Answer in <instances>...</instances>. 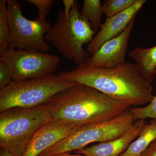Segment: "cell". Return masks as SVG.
<instances>
[{
    "label": "cell",
    "mask_w": 156,
    "mask_h": 156,
    "mask_svg": "<svg viewBox=\"0 0 156 156\" xmlns=\"http://www.w3.org/2000/svg\"><path fill=\"white\" fill-rule=\"evenodd\" d=\"M140 156H156V138L141 154Z\"/></svg>",
    "instance_id": "cell-21"
},
{
    "label": "cell",
    "mask_w": 156,
    "mask_h": 156,
    "mask_svg": "<svg viewBox=\"0 0 156 156\" xmlns=\"http://www.w3.org/2000/svg\"><path fill=\"white\" fill-rule=\"evenodd\" d=\"M134 17L120 35L104 44L86 63L95 67L114 68L126 63L129 39L134 27Z\"/></svg>",
    "instance_id": "cell-9"
},
{
    "label": "cell",
    "mask_w": 156,
    "mask_h": 156,
    "mask_svg": "<svg viewBox=\"0 0 156 156\" xmlns=\"http://www.w3.org/2000/svg\"><path fill=\"white\" fill-rule=\"evenodd\" d=\"M79 127L55 120L45 124L34 134L23 156H39L66 138Z\"/></svg>",
    "instance_id": "cell-11"
},
{
    "label": "cell",
    "mask_w": 156,
    "mask_h": 156,
    "mask_svg": "<svg viewBox=\"0 0 156 156\" xmlns=\"http://www.w3.org/2000/svg\"><path fill=\"white\" fill-rule=\"evenodd\" d=\"M146 124L145 119L137 120L128 132L119 137L107 142L99 143L75 152L87 156H119L139 136Z\"/></svg>",
    "instance_id": "cell-12"
},
{
    "label": "cell",
    "mask_w": 156,
    "mask_h": 156,
    "mask_svg": "<svg viewBox=\"0 0 156 156\" xmlns=\"http://www.w3.org/2000/svg\"><path fill=\"white\" fill-rule=\"evenodd\" d=\"M62 78L93 87L131 106H143L153 100V87L140 73L136 63L126 62L114 68L90 66L85 62L60 72Z\"/></svg>",
    "instance_id": "cell-1"
},
{
    "label": "cell",
    "mask_w": 156,
    "mask_h": 156,
    "mask_svg": "<svg viewBox=\"0 0 156 156\" xmlns=\"http://www.w3.org/2000/svg\"><path fill=\"white\" fill-rule=\"evenodd\" d=\"M45 104L53 120L77 126L109 121L131 106L79 83L58 92Z\"/></svg>",
    "instance_id": "cell-2"
},
{
    "label": "cell",
    "mask_w": 156,
    "mask_h": 156,
    "mask_svg": "<svg viewBox=\"0 0 156 156\" xmlns=\"http://www.w3.org/2000/svg\"><path fill=\"white\" fill-rule=\"evenodd\" d=\"M7 0L0 1V51L8 50L10 32L7 18Z\"/></svg>",
    "instance_id": "cell-16"
},
{
    "label": "cell",
    "mask_w": 156,
    "mask_h": 156,
    "mask_svg": "<svg viewBox=\"0 0 156 156\" xmlns=\"http://www.w3.org/2000/svg\"><path fill=\"white\" fill-rule=\"evenodd\" d=\"M135 121L130 108L112 119L101 123L80 126L66 138L48 149L39 156L69 153L94 142H105L119 137L134 126Z\"/></svg>",
    "instance_id": "cell-6"
},
{
    "label": "cell",
    "mask_w": 156,
    "mask_h": 156,
    "mask_svg": "<svg viewBox=\"0 0 156 156\" xmlns=\"http://www.w3.org/2000/svg\"><path fill=\"white\" fill-rule=\"evenodd\" d=\"M13 81L10 68L0 61V89H3Z\"/></svg>",
    "instance_id": "cell-20"
},
{
    "label": "cell",
    "mask_w": 156,
    "mask_h": 156,
    "mask_svg": "<svg viewBox=\"0 0 156 156\" xmlns=\"http://www.w3.org/2000/svg\"><path fill=\"white\" fill-rule=\"evenodd\" d=\"M146 2L136 0L134 5L125 11L112 17H106L99 32L88 44L87 51L93 55L106 42L120 35Z\"/></svg>",
    "instance_id": "cell-10"
},
{
    "label": "cell",
    "mask_w": 156,
    "mask_h": 156,
    "mask_svg": "<svg viewBox=\"0 0 156 156\" xmlns=\"http://www.w3.org/2000/svg\"><path fill=\"white\" fill-rule=\"evenodd\" d=\"M128 56L135 61L141 75L153 83L156 69V45L149 48H135L130 51Z\"/></svg>",
    "instance_id": "cell-13"
},
{
    "label": "cell",
    "mask_w": 156,
    "mask_h": 156,
    "mask_svg": "<svg viewBox=\"0 0 156 156\" xmlns=\"http://www.w3.org/2000/svg\"><path fill=\"white\" fill-rule=\"evenodd\" d=\"M62 2L64 6V9L63 10L65 16L66 18H69L71 10L72 9L73 6L74 5L75 1L74 0H62Z\"/></svg>",
    "instance_id": "cell-22"
},
{
    "label": "cell",
    "mask_w": 156,
    "mask_h": 156,
    "mask_svg": "<svg viewBox=\"0 0 156 156\" xmlns=\"http://www.w3.org/2000/svg\"><path fill=\"white\" fill-rule=\"evenodd\" d=\"M0 156H14L10 152L4 149L1 148L0 151Z\"/></svg>",
    "instance_id": "cell-23"
},
{
    "label": "cell",
    "mask_w": 156,
    "mask_h": 156,
    "mask_svg": "<svg viewBox=\"0 0 156 156\" xmlns=\"http://www.w3.org/2000/svg\"><path fill=\"white\" fill-rule=\"evenodd\" d=\"M7 18L10 37V50H34L46 53L50 49L44 36L52 27L48 20L36 17L26 18L22 11V5L17 0H7Z\"/></svg>",
    "instance_id": "cell-7"
},
{
    "label": "cell",
    "mask_w": 156,
    "mask_h": 156,
    "mask_svg": "<svg viewBox=\"0 0 156 156\" xmlns=\"http://www.w3.org/2000/svg\"><path fill=\"white\" fill-rule=\"evenodd\" d=\"M0 61L10 68L13 81H17L54 74L59 58L40 51L8 49L0 51Z\"/></svg>",
    "instance_id": "cell-8"
},
{
    "label": "cell",
    "mask_w": 156,
    "mask_h": 156,
    "mask_svg": "<svg viewBox=\"0 0 156 156\" xmlns=\"http://www.w3.org/2000/svg\"><path fill=\"white\" fill-rule=\"evenodd\" d=\"M50 156H87L84 155L77 154H71L69 153H63L58 154Z\"/></svg>",
    "instance_id": "cell-24"
},
{
    "label": "cell",
    "mask_w": 156,
    "mask_h": 156,
    "mask_svg": "<svg viewBox=\"0 0 156 156\" xmlns=\"http://www.w3.org/2000/svg\"><path fill=\"white\" fill-rule=\"evenodd\" d=\"M77 84L54 73L41 77L13 81L0 89V112L13 108H30L40 106L58 92Z\"/></svg>",
    "instance_id": "cell-5"
},
{
    "label": "cell",
    "mask_w": 156,
    "mask_h": 156,
    "mask_svg": "<svg viewBox=\"0 0 156 156\" xmlns=\"http://www.w3.org/2000/svg\"><path fill=\"white\" fill-rule=\"evenodd\" d=\"M79 3L75 1L69 18L60 9L55 24L44 36L62 55L78 65L83 64L90 57V53L83 48L89 44L96 32L90 23L81 16Z\"/></svg>",
    "instance_id": "cell-3"
},
{
    "label": "cell",
    "mask_w": 156,
    "mask_h": 156,
    "mask_svg": "<svg viewBox=\"0 0 156 156\" xmlns=\"http://www.w3.org/2000/svg\"><path fill=\"white\" fill-rule=\"evenodd\" d=\"M27 2L34 5L38 10V17L42 20H46V17L50 13L53 0H26Z\"/></svg>",
    "instance_id": "cell-19"
},
{
    "label": "cell",
    "mask_w": 156,
    "mask_h": 156,
    "mask_svg": "<svg viewBox=\"0 0 156 156\" xmlns=\"http://www.w3.org/2000/svg\"><path fill=\"white\" fill-rule=\"evenodd\" d=\"M156 138V119H154L144 126L139 136L119 156H140Z\"/></svg>",
    "instance_id": "cell-14"
},
{
    "label": "cell",
    "mask_w": 156,
    "mask_h": 156,
    "mask_svg": "<svg viewBox=\"0 0 156 156\" xmlns=\"http://www.w3.org/2000/svg\"><path fill=\"white\" fill-rule=\"evenodd\" d=\"M136 0H105L102 5L107 17L115 16L134 5Z\"/></svg>",
    "instance_id": "cell-17"
},
{
    "label": "cell",
    "mask_w": 156,
    "mask_h": 156,
    "mask_svg": "<svg viewBox=\"0 0 156 156\" xmlns=\"http://www.w3.org/2000/svg\"><path fill=\"white\" fill-rule=\"evenodd\" d=\"M53 120L46 104L34 108H13L0 112V147L23 156L34 134Z\"/></svg>",
    "instance_id": "cell-4"
},
{
    "label": "cell",
    "mask_w": 156,
    "mask_h": 156,
    "mask_svg": "<svg viewBox=\"0 0 156 156\" xmlns=\"http://www.w3.org/2000/svg\"><path fill=\"white\" fill-rule=\"evenodd\" d=\"M80 14L95 32L100 29L102 24L101 17L104 14L100 0H85Z\"/></svg>",
    "instance_id": "cell-15"
},
{
    "label": "cell",
    "mask_w": 156,
    "mask_h": 156,
    "mask_svg": "<svg viewBox=\"0 0 156 156\" xmlns=\"http://www.w3.org/2000/svg\"><path fill=\"white\" fill-rule=\"evenodd\" d=\"M155 75H156V69ZM130 110L135 122L141 119H145L147 118L156 119V95L151 102L146 106L130 108Z\"/></svg>",
    "instance_id": "cell-18"
}]
</instances>
